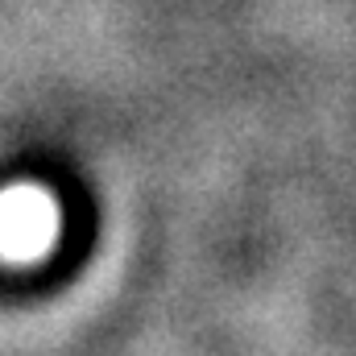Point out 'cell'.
I'll use <instances>...</instances> for the list:
<instances>
[{
  "label": "cell",
  "instance_id": "6da1fadb",
  "mask_svg": "<svg viewBox=\"0 0 356 356\" xmlns=\"http://www.w3.org/2000/svg\"><path fill=\"white\" fill-rule=\"evenodd\" d=\"M58 236V203L29 182L0 191V257L38 261Z\"/></svg>",
  "mask_w": 356,
  "mask_h": 356
}]
</instances>
